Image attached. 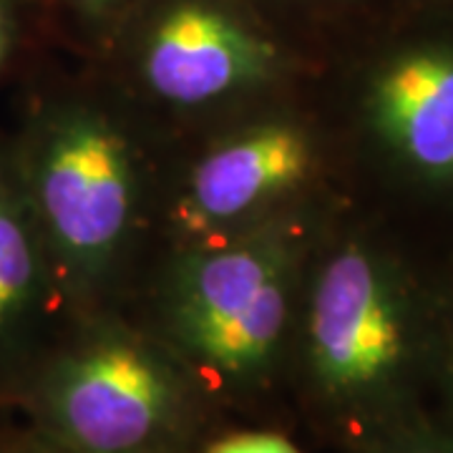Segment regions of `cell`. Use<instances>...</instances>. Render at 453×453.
Returning a JSON list of instances; mask_svg holds the SVG:
<instances>
[{"mask_svg":"<svg viewBox=\"0 0 453 453\" xmlns=\"http://www.w3.org/2000/svg\"><path fill=\"white\" fill-rule=\"evenodd\" d=\"M33 273L35 259L28 229L0 184V327L26 303Z\"/></svg>","mask_w":453,"mask_h":453,"instance_id":"obj_8","label":"cell"},{"mask_svg":"<svg viewBox=\"0 0 453 453\" xmlns=\"http://www.w3.org/2000/svg\"><path fill=\"white\" fill-rule=\"evenodd\" d=\"M449 378H451V388H453V330H451V340H449Z\"/></svg>","mask_w":453,"mask_h":453,"instance_id":"obj_13","label":"cell"},{"mask_svg":"<svg viewBox=\"0 0 453 453\" xmlns=\"http://www.w3.org/2000/svg\"><path fill=\"white\" fill-rule=\"evenodd\" d=\"M363 111L405 174L453 192V43L426 41L386 56L368 79Z\"/></svg>","mask_w":453,"mask_h":453,"instance_id":"obj_7","label":"cell"},{"mask_svg":"<svg viewBox=\"0 0 453 453\" xmlns=\"http://www.w3.org/2000/svg\"><path fill=\"white\" fill-rule=\"evenodd\" d=\"M53 247L81 280L101 275L127 242L136 210V164L127 136L94 109L61 113L33 172Z\"/></svg>","mask_w":453,"mask_h":453,"instance_id":"obj_3","label":"cell"},{"mask_svg":"<svg viewBox=\"0 0 453 453\" xmlns=\"http://www.w3.org/2000/svg\"><path fill=\"white\" fill-rule=\"evenodd\" d=\"M371 453H453V438L431 428L403 426L378 438Z\"/></svg>","mask_w":453,"mask_h":453,"instance_id":"obj_9","label":"cell"},{"mask_svg":"<svg viewBox=\"0 0 453 453\" xmlns=\"http://www.w3.org/2000/svg\"><path fill=\"white\" fill-rule=\"evenodd\" d=\"M315 166L305 127L267 119L222 139L195 164L174 207L184 237L217 240L300 189Z\"/></svg>","mask_w":453,"mask_h":453,"instance_id":"obj_6","label":"cell"},{"mask_svg":"<svg viewBox=\"0 0 453 453\" xmlns=\"http://www.w3.org/2000/svg\"><path fill=\"white\" fill-rule=\"evenodd\" d=\"M76 5H81L88 16H111L113 11L124 8L129 0H73Z\"/></svg>","mask_w":453,"mask_h":453,"instance_id":"obj_11","label":"cell"},{"mask_svg":"<svg viewBox=\"0 0 453 453\" xmlns=\"http://www.w3.org/2000/svg\"><path fill=\"white\" fill-rule=\"evenodd\" d=\"M146 88L195 109L250 91L275 76L277 49L211 0H177L154 18L142 49Z\"/></svg>","mask_w":453,"mask_h":453,"instance_id":"obj_5","label":"cell"},{"mask_svg":"<svg viewBox=\"0 0 453 453\" xmlns=\"http://www.w3.org/2000/svg\"><path fill=\"white\" fill-rule=\"evenodd\" d=\"M305 348L327 401L360 413L393 405L421 350V318L403 267L363 237L335 244L312 280Z\"/></svg>","mask_w":453,"mask_h":453,"instance_id":"obj_1","label":"cell"},{"mask_svg":"<svg viewBox=\"0 0 453 453\" xmlns=\"http://www.w3.org/2000/svg\"><path fill=\"white\" fill-rule=\"evenodd\" d=\"M297 262L300 240L285 222L247 226L222 244H199L172 273V333L214 372L255 378L282 342Z\"/></svg>","mask_w":453,"mask_h":453,"instance_id":"obj_2","label":"cell"},{"mask_svg":"<svg viewBox=\"0 0 453 453\" xmlns=\"http://www.w3.org/2000/svg\"><path fill=\"white\" fill-rule=\"evenodd\" d=\"M207 453H300V449L277 434H237L217 441Z\"/></svg>","mask_w":453,"mask_h":453,"instance_id":"obj_10","label":"cell"},{"mask_svg":"<svg viewBox=\"0 0 453 453\" xmlns=\"http://www.w3.org/2000/svg\"><path fill=\"white\" fill-rule=\"evenodd\" d=\"M8 33H11V26H8V16L0 5V61L5 56V49H8Z\"/></svg>","mask_w":453,"mask_h":453,"instance_id":"obj_12","label":"cell"},{"mask_svg":"<svg viewBox=\"0 0 453 453\" xmlns=\"http://www.w3.org/2000/svg\"><path fill=\"white\" fill-rule=\"evenodd\" d=\"M53 416L86 453H131L162 431L177 386L154 353L127 338H101L68 357L53 383Z\"/></svg>","mask_w":453,"mask_h":453,"instance_id":"obj_4","label":"cell"}]
</instances>
